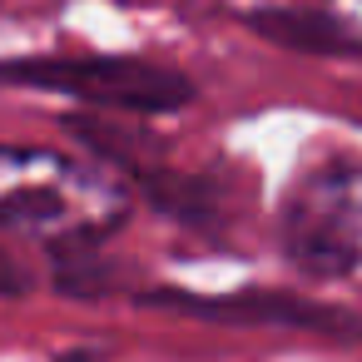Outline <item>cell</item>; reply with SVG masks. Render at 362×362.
<instances>
[{
    "instance_id": "obj_1",
    "label": "cell",
    "mask_w": 362,
    "mask_h": 362,
    "mask_svg": "<svg viewBox=\"0 0 362 362\" xmlns=\"http://www.w3.org/2000/svg\"><path fill=\"white\" fill-rule=\"evenodd\" d=\"M134 194L105 164L0 144V228L60 248H90L129 223Z\"/></svg>"
},
{
    "instance_id": "obj_2",
    "label": "cell",
    "mask_w": 362,
    "mask_h": 362,
    "mask_svg": "<svg viewBox=\"0 0 362 362\" xmlns=\"http://www.w3.org/2000/svg\"><path fill=\"white\" fill-rule=\"evenodd\" d=\"M278 243L313 283H337L362 268V164L322 159L283 199Z\"/></svg>"
},
{
    "instance_id": "obj_3",
    "label": "cell",
    "mask_w": 362,
    "mask_h": 362,
    "mask_svg": "<svg viewBox=\"0 0 362 362\" xmlns=\"http://www.w3.org/2000/svg\"><path fill=\"white\" fill-rule=\"evenodd\" d=\"M0 80L65 95V100H80L110 115H139V119L179 115L199 95L189 75L154 65V60H134V55H30V60H6Z\"/></svg>"
},
{
    "instance_id": "obj_4",
    "label": "cell",
    "mask_w": 362,
    "mask_h": 362,
    "mask_svg": "<svg viewBox=\"0 0 362 362\" xmlns=\"http://www.w3.org/2000/svg\"><path fill=\"white\" fill-rule=\"evenodd\" d=\"M144 308L159 313H184V317H204V322H268V327H313V332H357L362 322H352L337 308H317L303 298H283L268 288H248V293H223V298H199V293H179V288H159V293H139Z\"/></svg>"
},
{
    "instance_id": "obj_5",
    "label": "cell",
    "mask_w": 362,
    "mask_h": 362,
    "mask_svg": "<svg viewBox=\"0 0 362 362\" xmlns=\"http://www.w3.org/2000/svg\"><path fill=\"white\" fill-rule=\"evenodd\" d=\"M243 25L293 55H317V60H357L362 55V30H352L347 21H337L332 11L317 6H263L248 11Z\"/></svg>"
},
{
    "instance_id": "obj_6",
    "label": "cell",
    "mask_w": 362,
    "mask_h": 362,
    "mask_svg": "<svg viewBox=\"0 0 362 362\" xmlns=\"http://www.w3.org/2000/svg\"><path fill=\"white\" fill-rule=\"evenodd\" d=\"M25 293H30V268L0 248V298H25Z\"/></svg>"
}]
</instances>
